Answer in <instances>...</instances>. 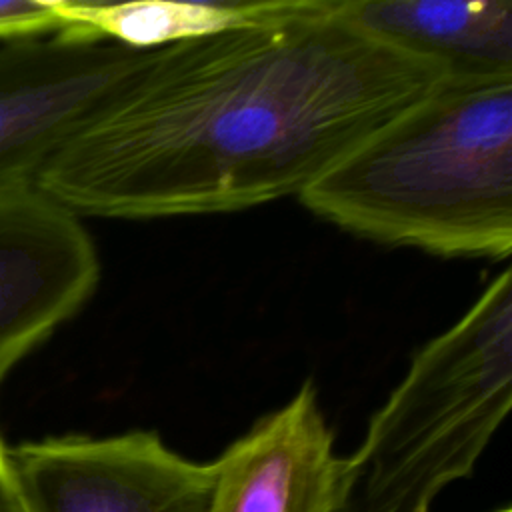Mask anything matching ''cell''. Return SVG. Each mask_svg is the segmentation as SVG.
<instances>
[{"instance_id":"cell-11","label":"cell","mask_w":512,"mask_h":512,"mask_svg":"<svg viewBox=\"0 0 512 512\" xmlns=\"http://www.w3.org/2000/svg\"><path fill=\"white\" fill-rule=\"evenodd\" d=\"M0 512H28L20 488L16 484L8 448L0 438Z\"/></svg>"},{"instance_id":"cell-9","label":"cell","mask_w":512,"mask_h":512,"mask_svg":"<svg viewBox=\"0 0 512 512\" xmlns=\"http://www.w3.org/2000/svg\"><path fill=\"white\" fill-rule=\"evenodd\" d=\"M314 0H58L60 34L158 50L214 34L264 26L306 12ZM58 34V32H56Z\"/></svg>"},{"instance_id":"cell-2","label":"cell","mask_w":512,"mask_h":512,"mask_svg":"<svg viewBox=\"0 0 512 512\" xmlns=\"http://www.w3.org/2000/svg\"><path fill=\"white\" fill-rule=\"evenodd\" d=\"M298 198L374 242L448 258H508L512 76L442 78Z\"/></svg>"},{"instance_id":"cell-12","label":"cell","mask_w":512,"mask_h":512,"mask_svg":"<svg viewBox=\"0 0 512 512\" xmlns=\"http://www.w3.org/2000/svg\"><path fill=\"white\" fill-rule=\"evenodd\" d=\"M492 512H512V508L506 504V506H502V508H496V510H492Z\"/></svg>"},{"instance_id":"cell-10","label":"cell","mask_w":512,"mask_h":512,"mask_svg":"<svg viewBox=\"0 0 512 512\" xmlns=\"http://www.w3.org/2000/svg\"><path fill=\"white\" fill-rule=\"evenodd\" d=\"M62 28L58 0H0V40L42 38Z\"/></svg>"},{"instance_id":"cell-7","label":"cell","mask_w":512,"mask_h":512,"mask_svg":"<svg viewBox=\"0 0 512 512\" xmlns=\"http://www.w3.org/2000/svg\"><path fill=\"white\" fill-rule=\"evenodd\" d=\"M342 460L306 380L214 460L210 512H332Z\"/></svg>"},{"instance_id":"cell-5","label":"cell","mask_w":512,"mask_h":512,"mask_svg":"<svg viewBox=\"0 0 512 512\" xmlns=\"http://www.w3.org/2000/svg\"><path fill=\"white\" fill-rule=\"evenodd\" d=\"M28 512H210L216 464L174 452L150 430L60 436L8 448Z\"/></svg>"},{"instance_id":"cell-8","label":"cell","mask_w":512,"mask_h":512,"mask_svg":"<svg viewBox=\"0 0 512 512\" xmlns=\"http://www.w3.org/2000/svg\"><path fill=\"white\" fill-rule=\"evenodd\" d=\"M336 12L450 78L512 76L510 0H336Z\"/></svg>"},{"instance_id":"cell-3","label":"cell","mask_w":512,"mask_h":512,"mask_svg":"<svg viewBox=\"0 0 512 512\" xmlns=\"http://www.w3.org/2000/svg\"><path fill=\"white\" fill-rule=\"evenodd\" d=\"M512 406V272L504 268L410 360L344 456L332 512H430L468 478Z\"/></svg>"},{"instance_id":"cell-4","label":"cell","mask_w":512,"mask_h":512,"mask_svg":"<svg viewBox=\"0 0 512 512\" xmlns=\"http://www.w3.org/2000/svg\"><path fill=\"white\" fill-rule=\"evenodd\" d=\"M156 50L50 34L0 48V194L32 188Z\"/></svg>"},{"instance_id":"cell-1","label":"cell","mask_w":512,"mask_h":512,"mask_svg":"<svg viewBox=\"0 0 512 512\" xmlns=\"http://www.w3.org/2000/svg\"><path fill=\"white\" fill-rule=\"evenodd\" d=\"M446 74L336 12L158 48L40 172L74 212L164 218L300 196Z\"/></svg>"},{"instance_id":"cell-6","label":"cell","mask_w":512,"mask_h":512,"mask_svg":"<svg viewBox=\"0 0 512 512\" xmlns=\"http://www.w3.org/2000/svg\"><path fill=\"white\" fill-rule=\"evenodd\" d=\"M98 278L80 216L36 186L0 194V384L86 304Z\"/></svg>"}]
</instances>
